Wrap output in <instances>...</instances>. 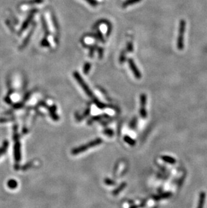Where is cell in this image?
Masks as SVG:
<instances>
[{
	"mask_svg": "<svg viewBox=\"0 0 207 208\" xmlns=\"http://www.w3.org/2000/svg\"><path fill=\"white\" fill-rule=\"evenodd\" d=\"M186 22L184 20H181L180 22V27H179V33L177 40V47L179 50H183L184 47V38L185 30H186Z\"/></svg>",
	"mask_w": 207,
	"mask_h": 208,
	"instance_id": "1",
	"label": "cell"
},
{
	"mask_svg": "<svg viewBox=\"0 0 207 208\" xmlns=\"http://www.w3.org/2000/svg\"><path fill=\"white\" fill-rule=\"evenodd\" d=\"M102 142V139H100V138L96 139L94 141L91 142L89 143V144H87L86 145H82V146H80L79 148H75L74 150L72 151V154L75 155V154H80L81 152H83L87 150V149H89L90 148H92V147H94V146H96V145H100Z\"/></svg>",
	"mask_w": 207,
	"mask_h": 208,
	"instance_id": "2",
	"label": "cell"
},
{
	"mask_svg": "<svg viewBox=\"0 0 207 208\" xmlns=\"http://www.w3.org/2000/svg\"><path fill=\"white\" fill-rule=\"evenodd\" d=\"M73 76L75 77V80H76L78 82V83L80 84V85L81 86V88L83 89L84 92L86 93L87 95L88 96V97H93L92 92H91L90 89L89 88V87L87 86V85L86 84V82H84V80H83L82 77H81V76L80 75V73H78V72H77V71H75V72L73 73Z\"/></svg>",
	"mask_w": 207,
	"mask_h": 208,
	"instance_id": "3",
	"label": "cell"
},
{
	"mask_svg": "<svg viewBox=\"0 0 207 208\" xmlns=\"http://www.w3.org/2000/svg\"><path fill=\"white\" fill-rule=\"evenodd\" d=\"M147 103V97L145 94H141V115L143 117V118H145L147 116V112L145 110V106Z\"/></svg>",
	"mask_w": 207,
	"mask_h": 208,
	"instance_id": "4",
	"label": "cell"
},
{
	"mask_svg": "<svg viewBox=\"0 0 207 208\" xmlns=\"http://www.w3.org/2000/svg\"><path fill=\"white\" fill-rule=\"evenodd\" d=\"M128 64H129V66L131 67L132 71H133L134 76H135L137 78L140 79L141 77V74L140 73V71H139V70H138L137 67L136 66L135 63H134V61L132 60V59H129V60H128Z\"/></svg>",
	"mask_w": 207,
	"mask_h": 208,
	"instance_id": "5",
	"label": "cell"
},
{
	"mask_svg": "<svg viewBox=\"0 0 207 208\" xmlns=\"http://www.w3.org/2000/svg\"><path fill=\"white\" fill-rule=\"evenodd\" d=\"M141 1V0H127V1H125L123 3V4H122V7L126 8L127 7V6L133 5L134 4H136V3H138Z\"/></svg>",
	"mask_w": 207,
	"mask_h": 208,
	"instance_id": "6",
	"label": "cell"
},
{
	"mask_svg": "<svg viewBox=\"0 0 207 208\" xmlns=\"http://www.w3.org/2000/svg\"><path fill=\"white\" fill-rule=\"evenodd\" d=\"M91 68V65L90 63H86L85 64V66L83 67V72L85 74H87L88 73V72L90 71V70Z\"/></svg>",
	"mask_w": 207,
	"mask_h": 208,
	"instance_id": "7",
	"label": "cell"
},
{
	"mask_svg": "<svg viewBox=\"0 0 207 208\" xmlns=\"http://www.w3.org/2000/svg\"><path fill=\"white\" fill-rule=\"evenodd\" d=\"M124 141L131 145H134V144H135V142L133 140V139L130 138L129 137H128V136H126V137L124 138Z\"/></svg>",
	"mask_w": 207,
	"mask_h": 208,
	"instance_id": "8",
	"label": "cell"
},
{
	"mask_svg": "<svg viewBox=\"0 0 207 208\" xmlns=\"http://www.w3.org/2000/svg\"><path fill=\"white\" fill-rule=\"evenodd\" d=\"M85 1H86L87 3H89L90 5L93 6V7L98 5V2H97L96 0H85Z\"/></svg>",
	"mask_w": 207,
	"mask_h": 208,
	"instance_id": "9",
	"label": "cell"
},
{
	"mask_svg": "<svg viewBox=\"0 0 207 208\" xmlns=\"http://www.w3.org/2000/svg\"><path fill=\"white\" fill-rule=\"evenodd\" d=\"M133 50V44H132L131 43H128V45H127V51H129V52H132Z\"/></svg>",
	"mask_w": 207,
	"mask_h": 208,
	"instance_id": "10",
	"label": "cell"
},
{
	"mask_svg": "<svg viewBox=\"0 0 207 208\" xmlns=\"http://www.w3.org/2000/svg\"><path fill=\"white\" fill-rule=\"evenodd\" d=\"M124 185H125V184H122V185L120 186V187H119V188H118V189H117V190H115V191H114V195H117V194H118V193H119V191H120L122 190V189L124 188Z\"/></svg>",
	"mask_w": 207,
	"mask_h": 208,
	"instance_id": "11",
	"label": "cell"
},
{
	"mask_svg": "<svg viewBox=\"0 0 207 208\" xmlns=\"http://www.w3.org/2000/svg\"><path fill=\"white\" fill-rule=\"evenodd\" d=\"M125 60H126V55H125V53L124 52H122L121 55L120 56V61L121 63H122Z\"/></svg>",
	"mask_w": 207,
	"mask_h": 208,
	"instance_id": "12",
	"label": "cell"
},
{
	"mask_svg": "<svg viewBox=\"0 0 207 208\" xmlns=\"http://www.w3.org/2000/svg\"><path fill=\"white\" fill-rule=\"evenodd\" d=\"M98 54L100 56V58L101 59L103 55V49L102 48H98Z\"/></svg>",
	"mask_w": 207,
	"mask_h": 208,
	"instance_id": "13",
	"label": "cell"
},
{
	"mask_svg": "<svg viewBox=\"0 0 207 208\" xmlns=\"http://www.w3.org/2000/svg\"><path fill=\"white\" fill-rule=\"evenodd\" d=\"M42 45L43 46H49V43L46 41V40H43L42 42Z\"/></svg>",
	"mask_w": 207,
	"mask_h": 208,
	"instance_id": "14",
	"label": "cell"
},
{
	"mask_svg": "<svg viewBox=\"0 0 207 208\" xmlns=\"http://www.w3.org/2000/svg\"><path fill=\"white\" fill-rule=\"evenodd\" d=\"M93 52H94V47L93 46H91L90 47V56H92L93 55Z\"/></svg>",
	"mask_w": 207,
	"mask_h": 208,
	"instance_id": "15",
	"label": "cell"
},
{
	"mask_svg": "<svg viewBox=\"0 0 207 208\" xmlns=\"http://www.w3.org/2000/svg\"><path fill=\"white\" fill-rule=\"evenodd\" d=\"M131 208H137V206H133V207H131Z\"/></svg>",
	"mask_w": 207,
	"mask_h": 208,
	"instance_id": "16",
	"label": "cell"
}]
</instances>
